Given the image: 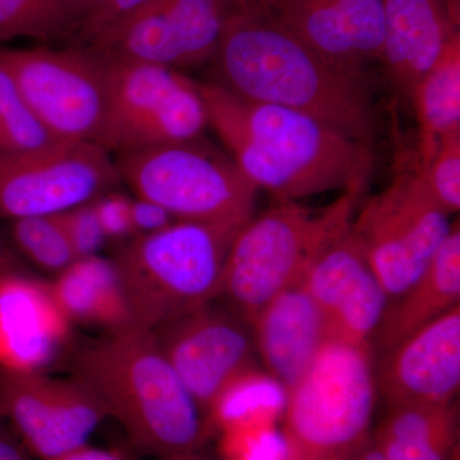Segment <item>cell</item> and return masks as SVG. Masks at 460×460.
Returning a JSON list of instances; mask_svg holds the SVG:
<instances>
[{
	"mask_svg": "<svg viewBox=\"0 0 460 460\" xmlns=\"http://www.w3.org/2000/svg\"><path fill=\"white\" fill-rule=\"evenodd\" d=\"M213 60L217 84L239 98L292 109L374 145L376 113L363 71L314 53L257 3L230 13Z\"/></svg>",
	"mask_w": 460,
	"mask_h": 460,
	"instance_id": "obj_1",
	"label": "cell"
},
{
	"mask_svg": "<svg viewBox=\"0 0 460 460\" xmlns=\"http://www.w3.org/2000/svg\"><path fill=\"white\" fill-rule=\"evenodd\" d=\"M208 124L257 190L278 202L341 190L362 195L375 172L372 146L292 109L199 84Z\"/></svg>",
	"mask_w": 460,
	"mask_h": 460,
	"instance_id": "obj_2",
	"label": "cell"
},
{
	"mask_svg": "<svg viewBox=\"0 0 460 460\" xmlns=\"http://www.w3.org/2000/svg\"><path fill=\"white\" fill-rule=\"evenodd\" d=\"M72 378L96 396L145 452L180 456L204 436L202 410L153 330L129 326L90 341L75 354Z\"/></svg>",
	"mask_w": 460,
	"mask_h": 460,
	"instance_id": "obj_3",
	"label": "cell"
},
{
	"mask_svg": "<svg viewBox=\"0 0 460 460\" xmlns=\"http://www.w3.org/2000/svg\"><path fill=\"white\" fill-rule=\"evenodd\" d=\"M246 224L175 220L124 246L113 261L133 326L155 330L211 304L230 247Z\"/></svg>",
	"mask_w": 460,
	"mask_h": 460,
	"instance_id": "obj_4",
	"label": "cell"
},
{
	"mask_svg": "<svg viewBox=\"0 0 460 460\" xmlns=\"http://www.w3.org/2000/svg\"><path fill=\"white\" fill-rule=\"evenodd\" d=\"M359 198L341 193L320 211L278 202L251 217L230 247L217 296L251 323L272 298L301 283L321 248L353 222Z\"/></svg>",
	"mask_w": 460,
	"mask_h": 460,
	"instance_id": "obj_5",
	"label": "cell"
},
{
	"mask_svg": "<svg viewBox=\"0 0 460 460\" xmlns=\"http://www.w3.org/2000/svg\"><path fill=\"white\" fill-rule=\"evenodd\" d=\"M376 392L371 344L329 339L286 392L288 459H349L370 428Z\"/></svg>",
	"mask_w": 460,
	"mask_h": 460,
	"instance_id": "obj_6",
	"label": "cell"
},
{
	"mask_svg": "<svg viewBox=\"0 0 460 460\" xmlns=\"http://www.w3.org/2000/svg\"><path fill=\"white\" fill-rule=\"evenodd\" d=\"M122 181L175 220L246 224L257 187L237 164L198 140L118 154Z\"/></svg>",
	"mask_w": 460,
	"mask_h": 460,
	"instance_id": "obj_7",
	"label": "cell"
},
{
	"mask_svg": "<svg viewBox=\"0 0 460 460\" xmlns=\"http://www.w3.org/2000/svg\"><path fill=\"white\" fill-rule=\"evenodd\" d=\"M102 62L107 99L95 144L123 154L201 137L208 124L198 83L169 66Z\"/></svg>",
	"mask_w": 460,
	"mask_h": 460,
	"instance_id": "obj_8",
	"label": "cell"
},
{
	"mask_svg": "<svg viewBox=\"0 0 460 460\" xmlns=\"http://www.w3.org/2000/svg\"><path fill=\"white\" fill-rule=\"evenodd\" d=\"M452 228L450 214L429 193L417 169L396 175L365 202L352 222L389 302L419 279Z\"/></svg>",
	"mask_w": 460,
	"mask_h": 460,
	"instance_id": "obj_9",
	"label": "cell"
},
{
	"mask_svg": "<svg viewBox=\"0 0 460 460\" xmlns=\"http://www.w3.org/2000/svg\"><path fill=\"white\" fill-rule=\"evenodd\" d=\"M27 105L53 137L96 142L104 119V65L81 47L0 49Z\"/></svg>",
	"mask_w": 460,
	"mask_h": 460,
	"instance_id": "obj_10",
	"label": "cell"
},
{
	"mask_svg": "<svg viewBox=\"0 0 460 460\" xmlns=\"http://www.w3.org/2000/svg\"><path fill=\"white\" fill-rule=\"evenodd\" d=\"M120 181L108 151L95 142L0 151V219L65 213L93 202Z\"/></svg>",
	"mask_w": 460,
	"mask_h": 460,
	"instance_id": "obj_11",
	"label": "cell"
},
{
	"mask_svg": "<svg viewBox=\"0 0 460 460\" xmlns=\"http://www.w3.org/2000/svg\"><path fill=\"white\" fill-rule=\"evenodd\" d=\"M233 0H148L84 47L102 60L178 69L213 60Z\"/></svg>",
	"mask_w": 460,
	"mask_h": 460,
	"instance_id": "obj_12",
	"label": "cell"
},
{
	"mask_svg": "<svg viewBox=\"0 0 460 460\" xmlns=\"http://www.w3.org/2000/svg\"><path fill=\"white\" fill-rule=\"evenodd\" d=\"M0 416L39 460H60L87 445L108 413L75 378L0 370Z\"/></svg>",
	"mask_w": 460,
	"mask_h": 460,
	"instance_id": "obj_13",
	"label": "cell"
},
{
	"mask_svg": "<svg viewBox=\"0 0 460 460\" xmlns=\"http://www.w3.org/2000/svg\"><path fill=\"white\" fill-rule=\"evenodd\" d=\"M157 344L201 410L252 376L256 347L241 321L210 304L153 330Z\"/></svg>",
	"mask_w": 460,
	"mask_h": 460,
	"instance_id": "obj_14",
	"label": "cell"
},
{
	"mask_svg": "<svg viewBox=\"0 0 460 460\" xmlns=\"http://www.w3.org/2000/svg\"><path fill=\"white\" fill-rule=\"evenodd\" d=\"M302 284L323 314L329 339L370 344L389 296L366 259L352 223L321 248Z\"/></svg>",
	"mask_w": 460,
	"mask_h": 460,
	"instance_id": "obj_15",
	"label": "cell"
},
{
	"mask_svg": "<svg viewBox=\"0 0 460 460\" xmlns=\"http://www.w3.org/2000/svg\"><path fill=\"white\" fill-rule=\"evenodd\" d=\"M275 21L334 65L363 71L380 60L383 0H260Z\"/></svg>",
	"mask_w": 460,
	"mask_h": 460,
	"instance_id": "obj_16",
	"label": "cell"
},
{
	"mask_svg": "<svg viewBox=\"0 0 460 460\" xmlns=\"http://www.w3.org/2000/svg\"><path fill=\"white\" fill-rule=\"evenodd\" d=\"M460 385V305L381 357L376 386L392 407L452 404Z\"/></svg>",
	"mask_w": 460,
	"mask_h": 460,
	"instance_id": "obj_17",
	"label": "cell"
},
{
	"mask_svg": "<svg viewBox=\"0 0 460 460\" xmlns=\"http://www.w3.org/2000/svg\"><path fill=\"white\" fill-rule=\"evenodd\" d=\"M71 320L50 283L22 272L0 277V370L44 372L65 348Z\"/></svg>",
	"mask_w": 460,
	"mask_h": 460,
	"instance_id": "obj_18",
	"label": "cell"
},
{
	"mask_svg": "<svg viewBox=\"0 0 460 460\" xmlns=\"http://www.w3.org/2000/svg\"><path fill=\"white\" fill-rule=\"evenodd\" d=\"M380 60L402 95L411 91L454 36L459 33V0H383Z\"/></svg>",
	"mask_w": 460,
	"mask_h": 460,
	"instance_id": "obj_19",
	"label": "cell"
},
{
	"mask_svg": "<svg viewBox=\"0 0 460 460\" xmlns=\"http://www.w3.org/2000/svg\"><path fill=\"white\" fill-rule=\"evenodd\" d=\"M250 323L256 352L284 392L308 370L329 341L323 314L302 281L263 305Z\"/></svg>",
	"mask_w": 460,
	"mask_h": 460,
	"instance_id": "obj_20",
	"label": "cell"
},
{
	"mask_svg": "<svg viewBox=\"0 0 460 460\" xmlns=\"http://www.w3.org/2000/svg\"><path fill=\"white\" fill-rule=\"evenodd\" d=\"M458 305L460 230L456 222L419 279L387 305L375 334L380 356L392 352L405 339Z\"/></svg>",
	"mask_w": 460,
	"mask_h": 460,
	"instance_id": "obj_21",
	"label": "cell"
},
{
	"mask_svg": "<svg viewBox=\"0 0 460 460\" xmlns=\"http://www.w3.org/2000/svg\"><path fill=\"white\" fill-rule=\"evenodd\" d=\"M53 295L71 321L108 332L133 326L131 313L113 260L99 256L75 260L50 283Z\"/></svg>",
	"mask_w": 460,
	"mask_h": 460,
	"instance_id": "obj_22",
	"label": "cell"
},
{
	"mask_svg": "<svg viewBox=\"0 0 460 460\" xmlns=\"http://www.w3.org/2000/svg\"><path fill=\"white\" fill-rule=\"evenodd\" d=\"M420 127V166L445 136L460 132V33L414 86L411 98Z\"/></svg>",
	"mask_w": 460,
	"mask_h": 460,
	"instance_id": "obj_23",
	"label": "cell"
},
{
	"mask_svg": "<svg viewBox=\"0 0 460 460\" xmlns=\"http://www.w3.org/2000/svg\"><path fill=\"white\" fill-rule=\"evenodd\" d=\"M453 425L452 404L393 407L377 449L385 460H447Z\"/></svg>",
	"mask_w": 460,
	"mask_h": 460,
	"instance_id": "obj_24",
	"label": "cell"
},
{
	"mask_svg": "<svg viewBox=\"0 0 460 460\" xmlns=\"http://www.w3.org/2000/svg\"><path fill=\"white\" fill-rule=\"evenodd\" d=\"M75 0H0V42L71 39Z\"/></svg>",
	"mask_w": 460,
	"mask_h": 460,
	"instance_id": "obj_25",
	"label": "cell"
},
{
	"mask_svg": "<svg viewBox=\"0 0 460 460\" xmlns=\"http://www.w3.org/2000/svg\"><path fill=\"white\" fill-rule=\"evenodd\" d=\"M11 234L18 250L44 270L60 274L78 260L60 214L13 220Z\"/></svg>",
	"mask_w": 460,
	"mask_h": 460,
	"instance_id": "obj_26",
	"label": "cell"
},
{
	"mask_svg": "<svg viewBox=\"0 0 460 460\" xmlns=\"http://www.w3.org/2000/svg\"><path fill=\"white\" fill-rule=\"evenodd\" d=\"M56 137L45 128L27 105L8 69L0 63V151L22 153L56 145Z\"/></svg>",
	"mask_w": 460,
	"mask_h": 460,
	"instance_id": "obj_27",
	"label": "cell"
},
{
	"mask_svg": "<svg viewBox=\"0 0 460 460\" xmlns=\"http://www.w3.org/2000/svg\"><path fill=\"white\" fill-rule=\"evenodd\" d=\"M423 183L450 215L460 208V132L438 141L428 164L417 168Z\"/></svg>",
	"mask_w": 460,
	"mask_h": 460,
	"instance_id": "obj_28",
	"label": "cell"
},
{
	"mask_svg": "<svg viewBox=\"0 0 460 460\" xmlns=\"http://www.w3.org/2000/svg\"><path fill=\"white\" fill-rule=\"evenodd\" d=\"M148 0H75V23L71 39L86 47L93 39L107 31L144 5Z\"/></svg>",
	"mask_w": 460,
	"mask_h": 460,
	"instance_id": "obj_29",
	"label": "cell"
},
{
	"mask_svg": "<svg viewBox=\"0 0 460 460\" xmlns=\"http://www.w3.org/2000/svg\"><path fill=\"white\" fill-rule=\"evenodd\" d=\"M60 217L77 259L95 256L107 241L93 202L60 213Z\"/></svg>",
	"mask_w": 460,
	"mask_h": 460,
	"instance_id": "obj_30",
	"label": "cell"
},
{
	"mask_svg": "<svg viewBox=\"0 0 460 460\" xmlns=\"http://www.w3.org/2000/svg\"><path fill=\"white\" fill-rule=\"evenodd\" d=\"M93 210L107 239L119 241L136 234L131 219V199L109 190L93 201Z\"/></svg>",
	"mask_w": 460,
	"mask_h": 460,
	"instance_id": "obj_31",
	"label": "cell"
},
{
	"mask_svg": "<svg viewBox=\"0 0 460 460\" xmlns=\"http://www.w3.org/2000/svg\"><path fill=\"white\" fill-rule=\"evenodd\" d=\"M131 219L136 234H150L175 222L168 211L155 202L137 198L131 199Z\"/></svg>",
	"mask_w": 460,
	"mask_h": 460,
	"instance_id": "obj_32",
	"label": "cell"
},
{
	"mask_svg": "<svg viewBox=\"0 0 460 460\" xmlns=\"http://www.w3.org/2000/svg\"><path fill=\"white\" fill-rule=\"evenodd\" d=\"M239 460H288L286 438L277 434H266L248 447Z\"/></svg>",
	"mask_w": 460,
	"mask_h": 460,
	"instance_id": "obj_33",
	"label": "cell"
},
{
	"mask_svg": "<svg viewBox=\"0 0 460 460\" xmlns=\"http://www.w3.org/2000/svg\"><path fill=\"white\" fill-rule=\"evenodd\" d=\"M0 460H33L25 445L0 429Z\"/></svg>",
	"mask_w": 460,
	"mask_h": 460,
	"instance_id": "obj_34",
	"label": "cell"
},
{
	"mask_svg": "<svg viewBox=\"0 0 460 460\" xmlns=\"http://www.w3.org/2000/svg\"><path fill=\"white\" fill-rule=\"evenodd\" d=\"M60 460H129L123 454L114 452V450L96 449L90 447L89 445L80 447L75 452L68 454Z\"/></svg>",
	"mask_w": 460,
	"mask_h": 460,
	"instance_id": "obj_35",
	"label": "cell"
},
{
	"mask_svg": "<svg viewBox=\"0 0 460 460\" xmlns=\"http://www.w3.org/2000/svg\"><path fill=\"white\" fill-rule=\"evenodd\" d=\"M20 271V261H18L16 257L12 255L11 251L8 250L7 246L3 244L2 239H0V277L12 274V272Z\"/></svg>",
	"mask_w": 460,
	"mask_h": 460,
	"instance_id": "obj_36",
	"label": "cell"
},
{
	"mask_svg": "<svg viewBox=\"0 0 460 460\" xmlns=\"http://www.w3.org/2000/svg\"><path fill=\"white\" fill-rule=\"evenodd\" d=\"M357 460H385V458L377 447H372V449L363 450Z\"/></svg>",
	"mask_w": 460,
	"mask_h": 460,
	"instance_id": "obj_37",
	"label": "cell"
},
{
	"mask_svg": "<svg viewBox=\"0 0 460 460\" xmlns=\"http://www.w3.org/2000/svg\"><path fill=\"white\" fill-rule=\"evenodd\" d=\"M233 2L237 3L238 5H248L259 3L260 0H233Z\"/></svg>",
	"mask_w": 460,
	"mask_h": 460,
	"instance_id": "obj_38",
	"label": "cell"
},
{
	"mask_svg": "<svg viewBox=\"0 0 460 460\" xmlns=\"http://www.w3.org/2000/svg\"><path fill=\"white\" fill-rule=\"evenodd\" d=\"M0 419H2V416H0Z\"/></svg>",
	"mask_w": 460,
	"mask_h": 460,
	"instance_id": "obj_39",
	"label": "cell"
}]
</instances>
